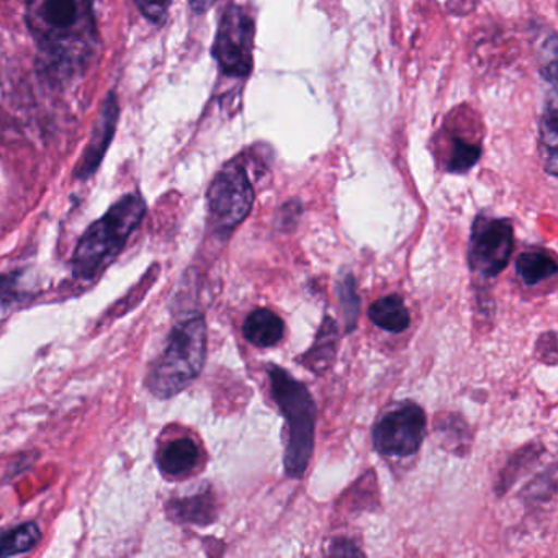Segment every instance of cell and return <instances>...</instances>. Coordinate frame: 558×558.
<instances>
[{
	"label": "cell",
	"mask_w": 558,
	"mask_h": 558,
	"mask_svg": "<svg viewBox=\"0 0 558 558\" xmlns=\"http://www.w3.org/2000/svg\"><path fill=\"white\" fill-rule=\"evenodd\" d=\"M25 21L53 76H73L96 51L94 0H28Z\"/></svg>",
	"instance_id": "6da1fadb"
},
{
	"label": "cell",
	"mask_w": 558,
	"mask_h": 558,
	"mask_svg": "<svg viewBox=\"0 0 558 558\" xmlns=\"http://www.w3.org/2000/svg\"><path fill=\"white\" fill-rule=\"evenodd\" d=\"M146 215L142 195L129 194L120 198L110 210L81 238L74 253L73 269L77 279L90 280L106 270L122 253L133 231Z\"/></svg>",
	"instance_id": "7a4b0ae2"
},
{
	"label": "cell",
	"mask_w": 558,
	"mask_h": 558,
	"mask_svg": "<svg viewBox=\"0 0 558 558\" xmlns=\"http://www.w3.org/2000/svg\"><path fill=\"white\" fill-rule=\"evenodd\" d=\"M270 393L286 417L289 440H287L283 466L292 478H302L308 469L315 449L316 404L312 393L302 381L295 380L286 368L267 365Z\"/></svg>",
	"instance_id": "3957f363"
},
{
	"label": "cell",
	"mask_w": 558,
	"mask_h": 558,
	"mask_svg": "<svg viewBox=\"0 0 558 558\" xmlns=\"http://www.w3.org/2000/svg\"><path fill=\"white\" fill-rule=\"evenodd\" d=\"M205 357L207 325L204 316H189L172 329L165 352L146 377V387L161 400L175 397L201 375Z\"/></svg>",
	"instance_id": "277c9868"
},
{
	"label": "cell",
	"mask_w": 558,
	"mask_h": 558,
	"mask_svg": "<svg viewBox=\"0 0 558 558\" xmlns=\"http://www.w3.org/2000/svg\"><path fill=\"white\" fill-rule=\"evenodd\" d=\"M254 187L241 159L228 162L208 189V211L215 230L230 233L253 210Z\"/></svg>",
	"instance_id": "5b68a950"
},
{
	"label": "cell",
	"mask_w": 558,
	"mask_h": 558,
	"mask_svg": "<svg viewBox=\"0 0 558 558\" xmlns=\"http://www.w3.org/2000/svg\"><path fill=\"white\" fill-rule=\"evenodd\" d=\"M254 37L256 25L253 17L240 5H228L221 15L214 45V57L221 73L236 80L250 76L253 70Z\"/></svg>",
	"instance_id": "8992f818"
},
{
	"label": "cell",
	"mask_w": 558,
	"mask_h": 558,
	"mask_svg": "<svg viewBox=\"0 0 558 558\" xmlns=\"http://www.w3.org/2000/svg\"><path fill=\"white\" fill-rule=\"evenodd\" d=\"M514 250V231L505 218L478 217L469 244V264L473 272L492 279L508 266Z\"/></svg>",
	"instance_id": "52a82bcc"
},
{
	"label": "cell",
	"mask_w": 558,
	"mask_h": 558,
	"mask_svg": "<svg viewBox=\"0 0 558 558\" xmlns=\"http://www.w3.org/2000/svg\"><path fill=\"white\" fill-rule=\"evenodd\" d=\"M426 434V414L416 403H403L374 427V449L381 456L408 457L420 449Z\"/></svg>",
	"instance_id": "ba28073f"
},
{
	"label": "cell",
	"mask_w": 558,
	"mask_h": 558,
	"mask_svg": "<svg viewBox=\"0 0 558 558\" xmlns=\"http://www.w3.org/2000/svg\"><path fill=\"white\" fill-rule=\"evenodd\" d=\"M119 104L116 96H109L104 104L102 113L94 126L93 138L81 158L80 166L76 168V175L80 179H89L94 172L99 169L104 161L107 149L116 135L117 123H119Z\"/></svg>",
	"instance_id": "9c48e42d"
},
{
	"label": "cell",
	"mask_w": 558,
	"mask_h": 558,
	"mask_svg": "<svg viewBox=\"0 0 558 558\" xmlns=\"http://www.w3.org/2000/svg\"><path fill=\"white\" fill-rule=\"evenodd\" d=\"M286 325L282 318L272 310L257 308L247 316L243 325V335L246 341L256 348H274L282 341Z\"/></svg>",
	"instance_id": "30bf717a"
},
{
	"label": "cell",
	"mask_w": 558,
	"mask_h": 558,
	"mask_svg": "<svg viewBox=\"0 0 558 558\" xmlns=\"http://www.w3.org/2000/svg\"><path fill=\"white\" fill-rule=\"evenodd\" d=\"M338 326L335 319L326 316L325 323L316 335L315 344L300 359V364L305 365L315 374H323L331 367L338 352Z\"/></svg>",
	"instance_id": "8fae6325"
},
{
	"label": "cell",
	"mask_w": 558,
	"mask_h": 558,
	"mask_svg": "<svg viewBox=\"0 0 558 558\" xmlns=\"http://www.w3.org/2000/svg\"><path fill=\"white\" fill-rule=\"evenodd\" d=\"M198 447L189 437L172 440L159 453V466L171 476H181L192 472L198 462Z\"/></svg>",
	"instance_id": "7c38bea8"
},
{
	"label": "cell",
	"mask_w": 558,
	"mask_h": 558,
	"mask_svg": "<svg viewBox=\"0 0 558 558\" xmlns=\"http://www.w3.org/2000/svg\"><path fill=\"white\" fill-rule=\"evenodd\" d=\"M368 318L380 329L403 332L410 326L411 316L400 295H388L372 303Z\"/></svg>",
	"instance_id": "4fadbf2b"
},
{
	"label": "cell",
	"mask_w": 558,
	"mask_h": 558,
	"mask_svg": "<svg viewBox=\"0 0 558 558\" xmlns=\"http://www.w3.org/2000/svg\"><path fill=\"white\" fill-rule=\"evenodd\" d=\"M541 156L547 174L557 175L558 169V116L557 93L550 94L541 120Z\"/></svg>",
	"instance_id": "5bb4252c"
},
{
	"label": "cell",
	"mask_w": 558,
	"mask_h": 558,
	"mask_svg": "<svg viewBox=\"0 0 558 558\" xmlns=\"http://www.w3.org/2000/svg\"><path fill=\"white\" fill-rule=\"evenodd\" d=\"M557 270V263L542 251L521 254L515 260V272L525 286H537L542 280L554 277Z\"/></svg>",
	"instance_id": "9a60e30c"
},
{
	"label": "cell",
	"mask_w": 558,
	"mask_h": 558,
	"mask_svg": "<svg viewBox=\"0 0 558 558\" xmlns=\"http://www.w3.org/2000/svg\"><path fill=\"white\" fill-rule=\"evenodd\" d=\"M41 532L35 522L0 532V557L27 554L40 542Z\"/></svg>",
	"instance_id": "2e32d148"
},
{
	"label": "cell",
	"mask_w": 558,
	"mask_h": 558,
	"mask_svg": "<svg viewBox=\"0 0 558 558\" xmlns=\"http://www.w3.org/2000/svg\"><path fill=\"white\" fill-rule=\"evenodd\" d=\"M171 509L175 519L195 522V524H207L215 515V506L210 493L178 499V501L171 502Z\"/></svg>",
	"instance_id": "e0dca14e"
},
{
	"label": "cell",
	"mask_w": 558,
	"mask_h": 558,
	"mask_svg": "<svg viewBox=\"0 0 558 558\" xmlns=\"http://www.w3.org/2000/svg\"><path fill=\"white\" fill-rule=\"evenodd\" d=\"M339 303H341L342 316H344L345 331L352 332L357 325L361 313V299H359L357 286L352 274H348L338 283Z\"/></svg>",
	"instance_id": "ac0fdd59"
},
{
	"label": "cell",
	"mask_w": 558,
	"mask_h": 558,
	"mask_svg": "<svg viewBox=\"0 0 558 558\" xmlns=\"http://www.w3.org/2000/svg\"><path fill=\"white\" fill-rule=\"evenodd\" d=\"M480 156H482V148L478 145H473V143L465 142V140H456L449 161H447V171H469L478 162Z\"/></svg>",
	"instance_id": "d6986e66"
},
{
	"label": "cell",
	"mask_w": 558,
	"mask_h": 558,
	"mask_svg": "<svg viewBox=\"0 0 558 558\" xmlns=\"http://www.w3.org/2000/svg\"><path fill=\"white\" fill-rule=\"evenodd\" d=\"M140 12L153 24L161 25L168 17L172 0H135Z\"/></svg>",
	"instance_id": "ffe728a7"
},
{
	"label": "cell",
	"mask_w": 558,
	"mask_h": 558,
	"mask_svg": "<svg viewBox=\"0 0 558 558\" xmlns=\"http://www.w3.org/2000/svg\"><path fill=\"white\" fill-rule=\"evenodd\" d=\"M189 2H191L192 11H194L195 14H204L208 9L214 8L217 0H189Z\"/></svg>",
	"instance_id": "44dd1931"
}]
</instances>
